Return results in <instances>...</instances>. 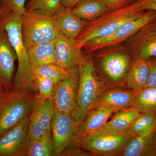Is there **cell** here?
Wrapping results in <instances>:
<instances>
[{
	"mask_svg": "<svg viewBox=\"0 0 156 156\" xmlns=\"http://www.w3.org/2000/svg\"><path fill=\"white\" fill-rule=\"evenodd\" d=\"M53 156L55 155L50 127L39 138L29 140L25 156Z\"/></svg>",
	"mask_w": 156,
	"mask_h": 156,
	"instance_id": "d4e9b609",
	"label": "cell"
},
{
	"mask_svg": "<svg viewBox=\"0 0 156 156\" xmlns=\"http://www.w3.org/2000/svg\"><path fill=\"white\" fill-rule=\"evenodd\" d=\"M80 81L79 66L69 70L66 77L55 86L53 96L55 112L73 115L76 108Z\"/></svg>",
	"mask_w": 156,
	"mask_h": 156,
	"instance_id": "9c48e42d",
	"label": "cell"
},
{
	"mask_svg": "<svg viewBox=\"0 0 156 156\" xmlns=\"http://www.w3.org/2000/svg\"><path fill=\"white\" fill-rule=\"evenodd\" d=\"M135 94L134 91L110 90L104 92L97 105L111 107L118 111L126 109L132 106Z\"/></svg>",
	"mask_w": 156,
	"mask_h": 156,
	"instance_id": "7402d4cb",
	"label": "cell"
},
{
	"mask_svg": "<svg viewBox=\"0 0 156 156\" xmlns=\"http://www.w3.org/2000/svg\"><path fill=\"white\" fill-rule=\"evenodd\" d=\"M148 74L147 61L133 58L126 79L127 86L134 92L144 89L147 84Z\"/></svg>",
	"mask_w": 156,
	"mask_h": 156,
	"instance_id": "ffe728a7",
	"label": "cell"
},
{
	"mask_svg": "<svg viewBox=\"0 0 156 156\" xmlns=\"http://www.w3.org/2000/svg\"><path fill=\"white\" fill-rule=\"evenodd\" d=\"M134 136L129 131L120 133L93 132L82 135L75 143L98 155H120Z\"/></svg>",
	"mask_w": 156,
	"mask_h": 156,
	"instance_id": "8992f818",
	"label": "cell"
},
{
	"mask_svg": "<svg viewBox=\"0 0 156 156\" xmlns=\"http://www.w3.org/2000/svg\"><path fill=\"white\" fill-rule=\"evenodd\" d=\"M156 128V115L142 113L137 118L128 131L134 136L143 135Z\"/></svg>",
	"mask_w": 156,
	"mask_h": 156,
	"instance_id": "4316f807",
	"label": "cell"
},
{
	"mask_svg": "<svg viewBox=\"0 0 156 156\" xmlns=\"http://www.w3.org/2000/svg\"><path fill=\"white\" fill-rule=\"evenodd\" d=\"M120 156H156V128L147 134L134 136Z\"/></svg>",
	"mask_w": 156,
	"mask_h": 156,
	"instance_id": "ac0fdd59",
	"label": "cell"
},
{
	"mask_svg": "<svg viewBox=\"0 0 156 156\" xmlns=\"http://www.w3.org/2000/svg\"><path fill=\"white\" fill-rule=\"evenodd\" d=\"M135 0H105L108 9H115L131 4Z\"/></svg>",
	"mask_w": 156,
	"mask_h": 156,
	"instance_id": "d6a6232c",
	"label": "cell"
},
{
	"mask_svg": "<svg viewBox=\"0 0 156 156\" xmlns=\"http://www.w3.org/2000/svg\"><path fill=\"white\" fill-rule=\"evenodd\" d=\"M143 11H156V0H135Z\"/></svg>",
	"mask_w": 156,
	"mask_h": 156,
	"instance_id": "1f68e13d",
	"label": "cell"
},
{
	"mask_svg": "<svg viewBox=\"0 0 156 156\" xmlns=\"http://www.w3.org/2000/svg\"><path fill=\"white\" fill-rule=\"evenodd\" d=\"M17 56L5 30L0 28V85L7 91L13 89Z\"/></svg>",
	"mask_w": 156,
	"mask_h": 156,
	"instance_id": "9a60e30c",
	"label": "cell"
},
{
	"mask_svg": "<svg viewBox=\"0 0 156 156\" xmlns=\"http://www.w3.org/2000/svg\"><path fill=\"white\" fill-rule=\"evenodd\" d=\"M0 1H1V0H0Z\"/></svg>",
	"mask_w": 156,
	"mask_h": 156,
	"instance_id": "d590c367",
	"label": "cell"
},
{
	"mask_svg": "<svg viewBox=\"0 0 156 156\" xmlns=\"http://www.w3.org/2000/svg\"><path fill=\"white\" fill-rule=\"evenodd\" d=\"M62 6V0H29L26 5V10H43L54 14Z\"/></svg>",
	"mask_w": 156,
	"mask_h": 156,
	"instance_id": "83f0119b",
	"label": "cell"
},
{
	"mask_svg": "<svg viewBox=\"0 0 156 156\" xmlns=\"http://www.w3.org/2000/svg\"><path fill=\"white\" fill-rule=\"evenodd\" d=\"M143 11L135 1L121 8L108 9L97 19L88 22L77 38V41L83 48L87 42L113 33L124 23Z\"/></svg>",
	"mask_w": 156,
	"mask_h": 156,
	"instance_id": "7a4b0ae2",
	"label": "cell"
},
{
	"mask_svg": "<svg viewBox=\"0 0 156 156\" xmlns=\"http://www.w3.org/2000/svg\"><path fill=\"white\" fill-rule=\"evenodd\" d=\"M55 112L53 98L42 99L37 94L33 110L30 116L29 140L39 138L51 127Z\"/></svg>",
	"mask_w": 156,
	"mask_h": 156,
	"instance_id": "5bb4252c",
	"label": "cell"
},
{
	"mask_svg": "<svg viewBox=\"0 0 156 156\" xmlns=\"http://www.w3.org/2000/svg\"><path fill=\"white\" fill-rule=\"evenodd\" d=\"M38 97L42 99L53 98L55 84L53 80L48 78L35 77Z\"/></svg>",
	"mask_w": 156,
	"mask_h": 156,
	"instance_id": "f1b7e54d",
	"label": "cell"
},
{
	"mask_svg": "<svg viewBox=\"0 0 156 156\" xmlns=\"http://www.w3.org/2000/svg\"><path fill=\"white\" fill-rule=\"evenodd\" d=\"M59 30L65 35L76 39L88 22L73 13L71 8L62 6L53 14Z\"/></svg>",
	"mask_w": 156,
	"mask_h": 156,
	"instance_id": "e0dca14e",
	"label": "cell"
},
{
	"mask_svg": "<svg viewBox=\"0 0 156 156\" xmlns=\"http://www.w3.org/2000/svg\"><path fill=\"white\" fill-rule=\"evenodd\" d=\"M81 1V0H62V5L72 9L77 3Z\"/></svg>",
	"mask_w": 156,
	"mask_h": 156,
	"instance_id": "836d02e7",
	"label": "cell"
},
{
	"mask_svg": "<svg viewBox=\"0 0 156 156\" xmlns=\"http://www.w3.org/2000/svg\"><path fill=\"white\" fill-rule=\"evenodd\" d=\"M22 15L16 11L0 10V28L5 30L7 33L18 62L12 90L27 94H37L36 80L33 73L28 50L23 38Z\"/></svg>",
	"mask_w": 156,
	"mask_h": 156,
	"instance_id": "6da1fadb",
	"label": "cell"
},
{
	"mask_svg": "<svg viewBox=\"0 0 156 156\" xmlns=\"http://www.w3.org/2000/svg\"><path fill=\"white\" fill-rule=\"evenodd\" d=\"M79 69L76 108L73 115L78 122H82L88 112L96 106L104 91L103 84L96 75L91 58L85 57Z\"/></svg>",
	"mask_w": 156,
	"mask_h": 156,
	"instance_id": "3957f363",
	"label": "cell"
},
{
	"mask_svg": "<svg viewBox=\"0 0 156 156\" xmlns=\"http://www.w3.org/2000/svg\"><path fill=\"white\" fill-rule=\"evenodd\" d=\"M29 123L30 116L0 137V156H25Z\"/></svg>",
	"mask_w": 156,
	"mask_h": 156,
	"instance_id": "7c38bea8",
	"label": "cell"
},
{
	"mask_svg": "<svg viewBox=\"0 0 156 156\" xmlns=\"http://www.w3.org/2000/svg\"><path fill=\"white\" fill-rule=\"evenodd\" d=\"M108 10L105 0H81L72 8L74 14L87 22L97 19Z\"/></svg>",
	"mask_w": 156,
	"mask_h": 156,
	"instance_id": "44dd1931",
	"label": "cell"
},
{
	"mask_svg": "<svg viewBox=\"0 0 156 156\" xmlns=\"http://www.w3.org/2000/svg\"><path fill=\"white\" fill-rule=\"evenodd\" d=\"M149 74L146 87H156V58L147 60Z\"/></svg>",
	"mask_w": 156,
	"mask_h": 156,
	"instance_id": "4dcf8cb0",
	"label": "cell"
},
{
	"mask_svg": "<svg viewBox=\"0 0 156 156\" xmlns=\"http://www.w3.org/2000/svg\"><path fill=\"white\" fill-rule=\"evenodd\" d=\"M60 32L53 14L43 10L26 11L22 15L23 38L27 49L54 41Z\"/></svg>",
	"mask_w": 156,
	"mask_h": 156,
	"instance_id": "277c9868",
	"label": "cell"
},
{
	"mask_svg": "<svg viewBox=\"0 0 156 156\" xmlns=\"http://www.w3.org/2000/svg\"><path fill=\"white\" fill-rule=\"evenodd\" d=\"M5 90L0 85V101L2 100L3 95L5 94Z\"/></svg>",
	"mask_w": 156,
	"mask_h": 156,
	"instance_id": "e575fe53",
	"label": "cell"
},
{
	"mask_svg": "<svg viewBox=\"0 0 156 156\" xmlns=\"http://www.w3.org/2000/svg\"><path fill=\"white\" fill-rule=\"evenodd\" d=\"M35 77L48 78L53 80L55 86L59 81L66 77L69 70H68L55 63L32 67Z\"/></svg>",
	"mask_w": 156,
	"mask_h": 156,
	"instance_id": "484cf974",
	"label": "cell"
},
{
	"mask_svg": "<svg viewBox=\"0 0 156 156\" xmlns=\"http://www.w3.org/2000/svg\"><path fill=\"white\" fill-rule=\"evenodd\" d=\"M140 114L139 112L132 107L117 112L111 120L107 122L95 132L120 133L128 131Z\"/></svg>",
	"mask_w": 156,
	"mask_h": 156,
	"instance_id": "d6986e66",
	"label": "cell"
},
{
	"mask_svg": "<svg viewBox=\"0 0 156 156\" xmlns=\"http://www.w3.org/2000/svg\"><path fill=\"white\" fill-rule=\"evenodd\" d=\"M133 58H156V18L142 27L126 42Z\"/></svg>",
	"mask_w": 156,
	"mask_h": 156,
	"instance_id": "8fae6325",
	"label": "cell"
},
{
	"mask_svg": "<svg viewBox=\"0 0 156 156\" xmlns=\"http://www.w3.org/2000/svg\"><path fill=\"white\" fill-rule=\"evenodd\" d=\"M83 48L76 39L66 36L60 32L55 39V62L68 70L79 66L83 60Z\"/></svg>",
	"mask_w": 156,
	"mask_h": 156,
	"instance_id": "4fadbf2b",
	"label": "cell"
},
{
	"mask_svg": "<svg viewBox=\"0 0 156 156\" xmlns=\"http://www.w3.org/2000/svg\"><path fill=\"white\" fill-rule=\"evenodd\" d=\"M27 50L32 67L55 62V40L34 45Z\"/></svg>",
	"mask_w": 156,
	"mask_h": 156,
	"instance_id": "603a6c76",
	"label": "cell"
},
{
	"mask_svg": "<svg viewBox=\"0 0 156 156\" xmlns=\"http://www.w3.org/2000/svg\"><path fill=\"white\" fill-rule=\"evenodd\" d=\"M37 96V94L5 90L0 101V137L30 116Z\"/></svg>",
	"mask_w": 156,
	"mask_h": 156,
	"instance_id": "5b68a950",
	"label": "cell"
},
{
	"mask_svg": "<svg viewBox=\"0 0 156 156\" xmlns=\"http://www.w3.org/2000/svg\"><path fill=\"white\" fill-rule=\"evenodd\" d=\"M156 18V11H142L124 23L108 36L87 42L83 45V49L87 53H94L97 50L126 43L142 27Z\"/></svg>",
	"mask_w": 156,
	"mask_h": 156,
	"instance_id": "52a82bcc",
	"label": "cell"
},
{
	"mask_svg": "<svg viewBox=\"0 0 156 156\" xmlns=\"http://www.w3.org/2000/svg\"><path fill=\"white\" fill-rule=\"evenodd\" d=\"M131 107L141 114L156 115V87H146L135 92Z\"/></svg>",
	"mask_w": 156,
	"mask_h": 156,
	"instance_id": "cb8c5ba5",
	"label": "cell"
},
{
	"mask_svg": "<svg viewBox=\"0 0 156 156\" xmlns=\"http://www.w3.org/2000/svg\"><path fill=\"white\" fill-rule=\"evenodd\" d=\"M100 67L110 80L118 83L126 80L131 64V56L127 45L121 44L95 51Z\"/></svg>",
	"mask_w": 156,
	"mask_h": 156,
	"instance_id": "ba28073f",
	"label": "cell"
},
{
	"mask_svg": "<svg viewBox=\"0 0 156 156\" xmlns=\"http://www.w3.org/2000/svg\"><path fill=\"white\" fill-rule=\"evenodd\" d=\"M80 122L72 115L55 112L51 124L55 156L61 155L77 139Z\"/></svg>",
	"mask_w": 156,
	"mask_h": 156,
	"instance_id": "30bf717a",
	"label": "cell"
},
{
	"mask_svg": "<svg viewBox=\"0 0 156 156\" xmlns=\"http://www.w3.org/2000/svg\"><path fill=\"white\" fill-rule=\"evenodd\" d=\"M117 112L116 109L111 107L97 105L88 112L84 119L79 123L77 139L82 135L99 130L107 122L112 115Z\"/></svg>",
	"mask_w": 156,
	"mask_h": 156,
	"instance_id": "2e32d148",
	"label": "cell"
},
{
	"mask_svg": "<svg viewBox=\"0 0 156 156\" xmlns=\"http://www.w3.org/2000/svg\"><path fill=\"white\" fill-rule=\"evenodd\" d=\"M26 0H1L0 10L16 11L23 15L25 13Z\"/></svg>",
	"mask_w": 156,
	"mask_h": 156,
	"instance_id": "f546056e",
	"label": "cell"
}]
</instances>
